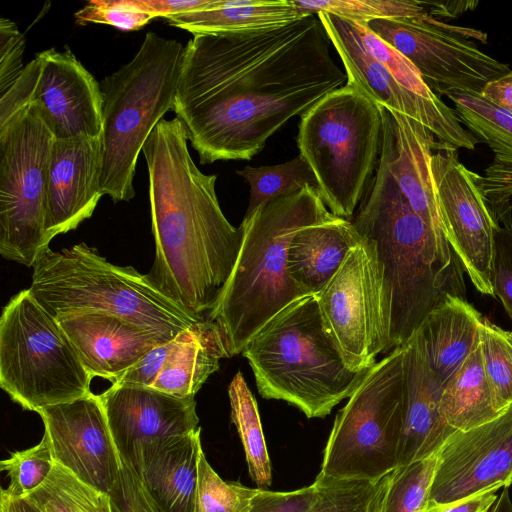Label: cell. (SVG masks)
Listing matches in <instances>:
<instances>
[{
    "mask_svg": "<svg viewBox=\"0 0 512 512\" xmlns=\"http://www.w3.org/2000/svg\"><path fill=\"white\" fill-rule=\"evenodd\" d=\"M318 14L285 26L194 35L173 112L201 164L250 160L294 116L347 82Z\"/></svg>",
    "mask_w": 512,
    "mask_h": 512,
    "instance_id": "cell-1",
    "label": "cell"
},
{
    "mask_svg": "<svg viewBox=\"0 0 512 512\" xmlns=\"http://www.w3.org/2000/svg\"><path fill=\"white\" fill-rule=\"evenodd\" d=\"M187 141L176 117L162 119L142 149L156 247L147 276L185 311L205 319L233 271L242 230L225 217L215 190L217 176L199 170Z\"/></svg>",
    "mask_w": 512,
    "mask_h": 512,
    "instance_id": "cell-2",
    "label": "cell"
},
{
    "mask_svg": "<svg viewBox=\"0 0 512 512\" xmlns=\"http://www.w3.org/2000/svg\"><path fill=\"white\" fill-rule=\"evenodd\" d=\"M351 221L376 250L390 305L391 350L405 345L447 297L465 298L459 258L413 211L380 160Z\"/></svg>",
    "mask_w": 512,
    "mask_h": 512,
    "instance_id": "cell-3",
    "label": "cell"
},
{
    "mask_svg": "<svg viewBox=\"0 0 512 512\" xmlns=\"http://www.w3.org/2000/svg\"><path fill=\"white\" fill-rule=\"evenodd\" d=\"M316 187L278 197L239 226L242 242L233 271L207 319L223 331L231 356L241 354L250 339L278 312L309 294L287 271L294 234L330 217Z\"/></svg>",
    "mask_w": 512,
    "mask_h": 512,
    "instance_id": "cell-4",
    "label": "cell"
},
{
    "mask_svg": "<svg viewBox=\"0 0 512 512\" xmlns=\"http://www.w3.org/2000/svg\"><path fill=\"white\" fill-rule=\"evenodd\" d=\"M259 394L323 418L358 387L365 371L346 364L327 331L317 297L300 298L272 317L242 353Z\"/></svg>",
    "mask_w": 512,
    "mask_h": 512,
    "instance_id": "cell-5",
    "label": "cell"
},
{
    "mask_svg": "<svg viewBox=\"0 0 512 512\" xmlns=\"http://www.w3.org/2000/svg\"><path fill=\"white\" fill-rule=\"evenodd\" d=\"M30 291L55 319L102 312L171 335L203 320L163 294L131 266H118L85 243L44 248L32 266Z\"/></svg>",
    "mask_w": 512,
    "mask_h": 512,
    "instance_id": "cell-6",
    "label": "cell"
},
{
    "mask_svg": "<svg viewBox=\"0 0 512 512\" xmlns=\"http://www.w3.org/2000/svg\"><path fill=\"white\" fill-rule=\"evenodd\" d=\"M183 53L180 42L149 32L134 57L100 84V187L114 202L135 196L138 156L164 114L173 110Z\"/></svg>",
    "mask_w": 512,
    "mask_h": 512,
    "instance_id": "cell-7",
    "label": "cell"
},
{
    "mask_svg": "<svg viewBox=\"0 0 512 512\" xmlns=\"http://www.w3.org/2000/svg\"><path fill=\"white\" fill-rule=\"evenodd\" d=\"M382 127L379 105L348 81L301 116L299 155L333 215L353 219L379 162Z\"/></svg>",
    "mask_w": 512,
    "mask_h": 512,
    "instance_id": "cell-8",
    "label": "cell"
},
{
    "mask_svg": "<svg viewBox=\"0 0 512 512\" xmlns=\"http://www.w3.org/2000/svg\"><path fill=\"white\" fill-rule=\"evenodd\" d=\"M92 377L58 321L21 290L0 318V386L27 411L89 395Z\"/></svg>",
    "mask_w": 512,
    "mask_h": 512,
    "instance_id": "cell-9",
    "label": "cell"
},
{
    "mask_svg": "<svg viewBox=\"0 0 512 512\" xmlns=\"http://www.w3.org/2000/svg\"><path fill=\"white\" fill-rule=\"evenodd\" d=\"M404 346L368 369L336 415L323 453L320 480L376 481L393 471L404 424Z\"/></svg>",
    "mask_w": 512,
    "mask_h": 512,
    "instance_id": "cell-10",
    "label": "cell"
},
{
    "mask_svg": "<svg viewBox=\"0 0 512 512\" xmlns=\"http://www.w3.org/2000/svg\"><path fill=\"white\" fill-rule=\"evenodd\" d=\"M54 140L34 103L0 126V253L26 267L51 241L47 184Z\"/></svg>",
    "mask_w": 512,
    "mask_h": 512,
    "instance_id": "cell-11",
    "label": "cell"
},
{
    "mask_svg": "<svg viewBox=\"0 0 512 512\" xmlns=\"http://www.w3.org/2000/svg\"><path fill=\"white\" fill-rule=\"evenodd\" d=\"M315 296L324 325L350 369L368 370L377 355L391 351L390 305L371 241L362 237Z\"/></svg>",
    "mask_w": 512,
    "mask_h": 512,
    "instance_id": "cell-12",
    "label": "cell"
},
{
    "mask_svg": "<svg viewBox=\"0 0 512 512\" xmlns=\"http://www.w3.org/2000/svg\"><path fill=\"white\" fill-rule=\"evenodd\" d=\"M405 56L436 94L451 90L482 93L510 68L479 49L467 36L486 42L485 34L444 24L428 14L417 18L380 19L365 24Z\"/></svg>",
    "mask_w": 512,
    "mask_h": 512,
    "instance_id": "cell-13",
    "label": "cell"
},
{
    "mask_svg": "<svg viewBox=\"0 0 512 512\" xmlns=\"http://www.w3.org/2000/svg\"><path fill=\"white\" fill-rule=\"evenodd\" d=\"M317 14L342 60L348 82L378 105L419 122L439 142L456 149L475 148L478 139L464 128L454 109L439 97L424 98L402 87L368 50L355 22L326 12Z\"/></svg>",
    "mask_w": 512,
    "mask_h": 512,
    "instance_id": "cell-14",
    "label": "cell"
},
{
    "mask_svg": "<svg viewBox=\"0 0 512 512\" xmlns=\"http://www.w3.org/2000/svg\"><path fill=\"white\" fill-rule=\"evenodd\" d=\"M431 170L449 243L475 288L496 297L492 258L497 224L477 183V174L458 159L457 149L440 142Z\"/></svg>",
    "mask_w": 512,
    "mask_h": 512,
    "instance_id": "cell-15",
    "label": "cell"
},
{
    "mask_svg": "<svg viewBox=\"0 0 512 512\" xmlns=\"http://www.w3.org/2000/svg\"><path fill=\"white\" fill-rule=\"evenodd\" d=\"M512 484V405L495 419L454 431L438 450L429 500L449 503Z\"/></svg>",
    "mask_w": 512,
    "mask_h": 512,
    "instance_id": "cell-16",
    "label": "cell"
},
{
    "mask_svg": "<svg viewBox=\"0 0 512 512\" xmlns=\"http://www.w3.org/2000/svg\"><path fill=\"white\" fill-rule=\"evenodd\" d=\"M53 460L86 484L108 493L123 463L99 395L51 405L37 412Z\"/></svg>",
    "mask_w": 512,
    "mask_h": 512,
    "instance_id": "cell-17",
    "label": "cell"
},
{
    "mask_svg": "<svg viewBox=\"0 0 512 512\" xmlns=\"http://www.w3.org/2000/svg\"><path fill=\"white\" fill-rule=\"evenodd\" d=\"M40 68L32 96L55 139L101 136L102 91L69 48L36 54Z\"/></svg>",
    "mask_w": 512,
    "mask_h": 512,
    "instance_id": "cell-18",
    "label": "cell"
},
{
    "mask_svg": "<svg viewBox=\"0 0 512 512\" xmlns=\"http://www.w3.org/2000/svg\"><path fill=\"white\" fill-rule=\"evenodd\" d=\"M379 107L383 123L379 160L386 166L413 211L434 231L445 247L453 250L431 170V155L440 142L419 122L384 106Z\"/></svg>",
    "mask_w": 512,
    "mask_h": 512,
    "instance_id": "cell-19",
    "label": "cell"
},
{
    "mask_svg": "<svg viewBox=\"0 0 512 512\" xmlns=\"http://www.w3.org/2000/svg\"><path fill=\"white\" fill-rule=\"evenodd\" d=\"M123 463L140 442L196 431L194 397L179 398L151 387L112 384L99 394Z\"/></svg>",
    "mask_w": 512,
    "mask_h": 512,
    "instance_id": "cell-20",
    "label": "cell"
},
{
    "mask_svg": "<svg viewBox=\"0 0 512 512\" xmlns=\"http://www.w3.org/2000/svg\"><path fill=\"white\" fill-rule=\"evenodd\" d=\"M101 169V136L54 140L47 184L46 230L50 240L91 217L103 196Z\"/></svg>",
    "mask_w": 512,
    "mask_h": 512,
    "instance_id": "cell-21",
    "label": "cell"
},
{
    "mask_svg": "<svg viewBox=\"0 0 512 512\" xmlns=\"http://www.w3.org/2000/svg\"><path fill=\"white\" fill-rule=\"evenodd\" d=\"M56 320L90 376L111 382L148 351L175 337L102 312L79 313Z\"/></svg>",
    "mask_w": 512,
    "mask_h": 512,
    "instance_id": "cell-22",
    "label": "cell"
},
{
    "mask_svg": "<svg viewBox=\"0 0 512 512\" xmlns=\"http://www.w3.org/2000/svg\"><path fill=\"white\" fill-rule=\"evenodd\" d=\"M201 428L138 443L128 460L157 512H195Z\"/></svg>",
    "mask_w": 512,
    "mask_h": 512,
    "instance_id": "cell-23",
    "label": "cell"
},
{
    "mask_svg": "<svg viewBox=\"0 0 512 512\" xmlns=\"http://www.w3.org/2000/svg\"><path fill=\"white\" fill-rule=\"evenodd\" d=\"M403 346L405 412L397 466L437 452L456 431L442 417L444 385L430 366L419 330Z\"/></svg>",
    "mask_w": 512,
    "mask_h": 512,
    "instance_id": "cell-24",
    "label": "cell"
},
{
    "mask_svg": "<svg viewBox=\"0 0 512 512\" xmlns=\"http://www.w3.org/2000/svg\"><path fill=\"white\" fill-rule=\"evenodd\" d=\"M454 104L462 125L488 145L493 161L477 183L496 221L511 217L512 206V114L481 93L451 90L445 93Z\"/></svg>",
    "mask_w": 512,
    "mask_h": 512,
    "instance_id": "cell-25",
    "label": "cell"
},
{
    "mask_svg": "<svg viewBox=\"0 0 512 512\" xmlns=\"http://www.w3.org/2000/svg\"><path fill=\"white\" fill-rule=\"evenodd\" d=\"M361 241L351 220L332 214L294 234L287 253L288 274L309 295H316Z\"/></svg>",
    "mask_w": 512,
    "mask_h": 512,
    "instance_id": "cell-26",
    "label": "cell"
},
{
    "mask_svg": "<svg viewBox=\"0 0 512 512\" xmlns=\"http://www.w3.org/2000/svg\"><path fill=\"white\" fill-rule=\"evenodd\" d=\"M231 357L225 335L207 318L174 338L173 348L151 388L179 398L194 397L220 360Z\"/></svg>",
    "mask_w": 512,
    "mask_h": 512,
    "instance_id": "cell-27",
    "label": "cell"
},
{
    "mask_svg": "<svg viewBox=\"0 0 512 512\" xmlns=\"http://www.w3.org/2000/svg\"><path fill=\"white\" fill-rule=\"evenodd\" d=\"M483 316L465 298L447 297L418 329L430 366L443 385L473 351Z\"/></svg>",
    "mask_w": 512,
    "mask_h": 512,
    "instance_id": "cell-28",
    "label": "cell"
},
{
    "mask_svg": "<svg viewBox=\"0 0 512 512\" xmlns=\"http://www.w3.org/2000/svg\"><path fill=\"white\" fill-rule=\"evenodd\" d=\"M301 14L292 0H214L207 8L167 19L193 35L238 33L285 26Z\"/></svg>",
    "mask_w": 512,
    "mask_h": 512,
    "instance_id": "cell-29",
    "label": "cell"
},
{
    "mask_svg": "<svg viewBox=\"0 0 512 512\" xmlns=\"http://www.w3.org/2000/svg\"><path fill=\"white\" fill-rule=\"evenodd\" d=\"M441 413L453 430H469L487 423L502 412L496 408L483 365L480 337L470 355L444 385Z\"/></svg>",
    "mask_w": 512,
    "mask_h": 512,
    "instance_id": "cell-30",
    "label": "cell"
},
{
    "mask_svg": "<svg viewBox=\"0 0 512 512\" xmlns=\"http://www.w3.org/2000/svg\"><path fill=\"white\" fill-rule=\"evenodd\" d=\"M231 420L235 425L244 449L251 479L259 488L270 486L272 469L267 450L257 402L241 372L228 386Z\"/></svg>",
    "mask_w": 512,
    "mask_h": 512,
    "instance_id": "cell-31",
    "label": "cell"
},
{
    "mask_svg": "<svg viewBox=\"0 0 512 512\" xmlns=\"http://www.w3.org/2000/svg\"><path fill=\"white\" fill-rule=\"evenodd\" d=\"M41 512H111L110 497L54 464L47 479L27 496Z\"/></svg>",
    "mask_w": 512,
    "mask_h": 512,
    "instance_id": "cell-32",
    "label": "cell"
},
{
    "mask_svg": "<svg viewBox=\"0 0 512 512\" xmlns=\"http://www.w3.org/2000/svg\"><path fill=\"white\" fill-rule=\"evenodd\" d=\"M236 173L250 186L248 208L243 219L250 218L268 202L304 188H317L316 177L306 160L298 155L294 159L272 166H245Z\"/></svg>",
    "mask_w": 512,
    "mask_h": 512,
    "instance_id": "cell-33",
    "label": "cell"
},
{
    "mask_svg": "<svg viewBox=\"0 0 512 512\" xmlns=\"http://www.w3.org/2000/svg\"><path fill=\"white\" fill-rule=\"evenodd\" d=\"M438 451L388 474L379 512H424L437 465Z\"/></svg>",
    "mask_w": 512,
    "mask_h": 512,
    "instance_id": "cell-34",
    "label": "cell"
},
{
    "mask_svg": "<svg viewBox=\"0 0 512 512\" xmlns=\"http://www.w3.org/2000/svg\"><path fill=\"white\" fill-rule=\"evenodd\" d=\"M301 14L326 12L343 19L368 24L380 19L417 18L426 15L417 0H292Z\"/></svg>",
    "mask_w": 512,
    "mask_h": 512,
    "instance_id": "cell-35",
    "label": "cell"
},
{
    "mask_svg": "<svg viewBox=\"0 0 512 512\" xmlns=\"http://www.w3.org/2000/svg\"><path fill=\"white\" fill-rule=\"evenodd\" d=\"M387 477L376 481L316 478V499L307 512H379Z\"/></svg>",
    "mask_w": 512,
    "mask_h": 512,
    "instance_id": "cell-36",
    "label": "cell"
},
{
    "mask_svg": "<svg viewBox=\"0 0 512 512\" xmlns=\"http://www.w3.org/2000/svg\"><path fill=\"white\" fill-rule=\"evenodd\" d=\"M483 365L496 408L512 405V332L483 317L479 330Z\"/></svg>",
    "mask_w": 512,
    "mask_h": 512,
    "instance_id": "cell-37",
    "label": "cell"
},
{
    "mask_svg": "<svg viewBox=\"0 0 512 512\" xmlns=\"http://www.w3.org/2000/svg\"><path fill=\"white\" fill-rule=\"evenodd\" d=\"M257 490L239 482L224 481L204 452L200 454L195 512H245Z\"/></svg>",
    "mask_w": 512,
    "mask_h": 512,
    "instance_id": "cell-38",
    "label": "cell"
},
{
    "mask_svg": "<svg viewBox=\"0 0 512 512\" xmlns=\"http://www.w3.org/2000/svg\"><path fill=\"white\" fill-rule=\"evenodd\" d=\"M54 464L50 446L43 436L35 446L15 451L0 462V469L10 479L4 491L14 497L27 496L47 479Z\"/></svg>",
    "mask_w": 512,
    "mask_h": 512,
    "instance_id": "cell-39",
    "label": "cell"
},
{
    "mask_svg": "<svg viewBox=\"0 0 512 512\" xmlns=\"http://www.w3.org/2000/svg\"><path fill=\"white\" fill-rule=\"evenodd\" d=\"M356 25L368 50L389 70L402 87L424 98L438 97L405 56L376 36L365 24L356 23Z\"/></svg>",
    "mask_w": 512,
    "mask_h": 512,
    "instance_id": "cell-40",
    "label": "cell"
},
{
    "mask_svg": "<svg viewBox=\"0 0 512 512\" xmlns=\"http://www.w3.org/2000/svg\"><path fill=\"white\" fill-rule=\"evenodd\" d=\"M74 16L81 25L106 24L122 31L138 30L153 19L136 0H91Z\"/></svg>",
    "mask_w": 512,
    "mask_h": 512,
    "instance_id": "cell-41",
    "label": "cell"
},
{
    "mask_svg": "<svg viewBox=\"0 0 512 512\" xmlns=\"http://www.w3.org/2000/svg\"><path fill=\"white\" fill-rule=\"evenodd\" d=\"M491 282L512 320V218L499 222L494 237Z\"/></svg>",
    "mask_w": 512,
    "mask_h": 512,
    "instance_id": "cell-42",
    "label": "cell"
},
{
    "mask_svg": "<svg viewBox=\"0 0 512 512\" xmlns=\"http://www.w3.org/2000/svg\"><path fill=\"white\" fill-rule=\"evenodd\" d=\"M25 49L24 35L16 24L0 19V96L4 95L22 74Z\"/></svg>",
    "mask_w": 512,
    "mask_h": 512,
    "instance_id": "cell-43",
    "label": "cell"
},
{
    "mask_svg": "<svg viewBox=\"0 0 512 512\" xmlns=\"http://www.w3.org/2000/svg\"><path fill=\"white\" fill-rule=\"evenodd\" d=\"M316 493L314 482L288 492L258 488L245 512H307L316 499Z\"/></svg>",
    "mask_w": 512,
    "mask_h": 512,
    "instance_id": "cell-44",
    "label": "cell"
},
{
    "mask_svg": "<svg viewBox=\"0 0 512 512\" xmlns=\"http://www.w3.org/2000/svg\"><path fill=\"white\" fill-rule=\"evenodd\" d=\"M108 494L111 512H157L140 480L125 463Z\"/></svg>",
    "mask_w": 512,
    "mask_h": 512,
    "instance_id": "cell-45",
    "label": "cell"
},
{
    "mask_svg": "<svg viewBox=\"0 0 512 512\" xmlns=\"http://www.w3.org/2000/svg\"><path fill=\"white\" fill-rule=\"evenodd\" d=\"M39 68V60L35 57L25 65L22 74L9 90L0 96V126L31 103Z\"/></svg>",
    "mask_w": 512,
    "mask_h": 512,
    "instance_id": "cell-46",
    "label": "cell"
},
{
    "mask_svg": "<svg viewBox=\"0 0 512 512\" xmlns=\"http://www.w3.org/2000/svg\"><path fill=\"white\" fill-rule=\"evenodd\" d=\"M174 338L148 351L112 384L151 387L173 348Z\"/></svg>",
    "mask_w": 512,
    "mask_h": 512,
    "instance_id": "cell-47",
    "label": "cell"
},
{
    "mask_svg": "<svg viewBox=\"0 0 512 512\" xmlns=\"http://www.w3.org/2000/svg\"><path fill=\"white\" fill-rule=\"evenodd\" d=\"M139 7L156 17L171 18L209 7L214 0H136Z\"/></svg>",
    "mask_w": 512,
    "mask_h": 512,
    "instance_id": "cell-48",
    "label": "cell"
},
{
    "mask_svg": "<svg viewBox=\"0 0 512 512\" xmlns=\"http://www.w3.org/2000/svg\"><path fill=\"white\" fill-rule=\"evenodd\" d=\"M496 491H484L449 503L429 500L424 512H488L498 498Z\"/></svg>",
    "mask_w": 512,
    "mask_h": 512,
    "instance_id": "cell-49",
    "label": "cell"
},
{
    "mask_svg": "<svg viewBox=\"0 0 512 512\" xmlns=\"http://www.w3.org/2000/svg\"><path fill=\"white\" fill-rule=\"evenodd\" d=\"M481 94L512 114V71L489 83Z\"/></svg>",
    "mask_w": 512,
    "mask_h": 512,
    "instance_id": "cell-50",
    "label": "cell"
},
{
    "mask_svg": "<svg viewBox=\"0 0 512 512\" xmlns=\"http://www.w3.org/2000/svg\"><path fill=\"white\" fill-rule=\"evenodd\" d=\"M426 13L437 20V18H455L467 10H472L478 5V1H422Z\"/></svg>",
    "mask_w": 512,
    "mask_h": 512,
    "instance_id": "cell-51",
    "label": "cell"
},
{
    "mask_svg": "<svg viewBox=\"0 0 512 512\" xmlns=\"http://www.w3.org/2000/svg\"><path fill=\"white\" fill-rule=\"evenodd\" d=\"M0 512H41L27 497H14L1 488Z\"/></svg>",
    "mask_w": 512,
    "mask_h": 512,
    "instance_id": "cell-52",
    "label": "cell"
},
{
    "mask_svg": "<svg viewBox=\"0 0 512 512\" xmlns=\"http://www.w3.org/2000/svg\"><path fill=\"white\" fill-rule=\"evenodd\" d=\"M488 512H512V500L508 487H503L502 492Z\"/></svg>",
    "mask_w": 512,
    "mask_h": 512,
    "instance_id": "cell-53",
    "label": "cell"
}]
</instances>
